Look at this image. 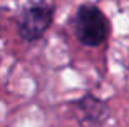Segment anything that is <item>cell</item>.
<instances>
[{
  "mask_svg": "<svg viewBox=\"0 0 129 127\" xmlns=\"http://www.w3.org/2000/svg\"><path fill=\"white\" fill-rule=\"evenodd\" d=\"M72 28L77 41L87 47H98L110 36V20L101 8L91 3H83L75 10Z\"/></svg>",
  "mask_w": 129,
  "mask_h": 127,
  "instance_id": "1",
  "label": "cell"
},
{
  "mask_svg": "<svg viewBox=\"0 0 129 127\" xmlns=\"http://www.w3.org/2000/svg\"><path fill=\"white\" fill-rule=\"evenodd\" d=\"M54 20V7L49 3H36L23 10L18 20V36L26 42L39 41L51 28Z\"/></svg>",
  "mask_w": 129,
  "mask_h": 127,
  "instance_id": "2",
  "label": "cell"
},
{
  "mask_svg": "<svg viewBox=\"0 0 129 127\" xmlns=\"http://www.w3.org/2000/svg\"><path fill=\"white\" fill-rule=\"evenodd\" d=\"M74 116L80 127H105L110 121V106L91 93L83 95L72 104Z\"/></svg>",
  "mask_w": 129,
  "mask_h": 127,
  "instance_id": "3",
  "label": "cell"
}]
</instances>
